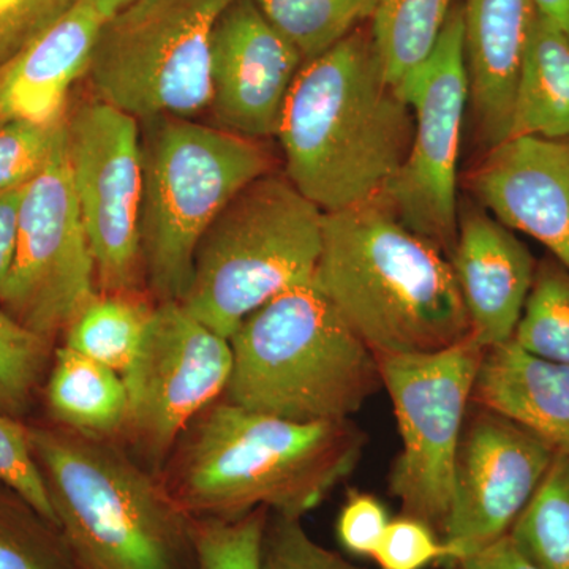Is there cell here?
Listing matches in <instances>:
<instances>
[{"label":"cell","instance_id":"1","mask_svg":"<svg viewBox=\"0 0 569 569\" xmlns=\"http://www.w3.org/2000/svg\"><path fill=\"white\" fill-rule=\"evenodd\" d=\"M413 129L410 104L385 77L372 36L356 29L302 63L276 137L288 181L331 213L383 198Z\"/></svg>","mask_w":569,"mask_h":569},{"label":"cell","instance_id":"2","mask_svg":"<svg viewBox=\"0 0 569 569\" xmlns=\"http://www.w3.org/2000/svg\"><path fill=\"white\" fill-rule=\"evenodd\" d=\"M365 445L350 419L295 422L227 400L187 427L162 482L190 519H238L257 508L302 519L353 473Z\"/></svg>","mask_w":569,"mask_h":569},{"label":"cell","instance_id":"3","mask_svg":"<svg viewBox=\"0 0 569 569\" xmlns=\"http://www.w3.org/2000/svg\"><path fill=\"white\" fill-rule=\"evenodd\" d=\"M312 282L377 358L471 336L451 261L383 200L325 213Z\"/></svg>","mask_w":569,"mask_h":569},{"label":"cell","instance_id":"4","mask_svg":"<svg viewBox=\"0 0 569 569\" xmlns=\"http://www.w3.org/2000/svg\"><path fill=\"white\" fill-rule=\"evenodd\" d=\"M80 569H197L192 519L110 438L28 429Z\"/></svg>","mask_w":569,"mask_h":569},{"label":"cell","instance_id":"5","mask_svg":"<svg viewBox=\"0 0 569 569\" xmlns=\"http://www.w3.org/2000/svg\"><path fill=\"white\" fill-rule=\"evenodd\" d=\"M228 402L295 422L343 421L381 385L377 356L307 282L277 295L230 337Z\"/></svg>","mask_w":569,"mask_h":569},{"label":"cell","instance_id":"6","mask_svg":"<svg viewBox=\"0 0 569 569\" xmlns=\"http://www.w3.org/2000/svg\"><path fill=\"white\" fill-rule=\"evenodd\" d=\"M141 134V257L151 293L181 301L209 224L269 171L257 140L179 118L144 121Z\"/></svg>","mask_w":569,"mask_h":569},{"label":"cell","instance_id":"7","mask_svg":"<svg viewBox=\"0 0 569 569\" xmlns=\"http://www.w3.org/2000/svg\"><path fill=\"white\" fill-rule=\"evenodd\" d=\"M323 217L287 176H261L209 224L179 302L230 339L258 307L312 282L323 246Z\"/></svg>","mask_w":569,"mask_h":569},{"label":"cell","instance_id":"8","mask_svg":"<svg viewBox=\"0 0 569 569\" xmlns=\"http://www.w3.org/2000/svg\"><path fill=\"white\" fill-rule=\"evenodd\" d=\"M233 0H134L104 22L91 77L100 102L138 122L211 104V36Z\"/></svg>","mask_w":569,"mask_h":569},{"label":"cell","instance_id":"9","mask_svg":"<svg viewBox=\"0 0 569 569\" xmlns=\"http://www.w3.org/2000/svg\"><path fill=\"white\" fill-rule=\"evenodd\" d=\"M485 348L473 337L432 353L380 356L381 385L399 425L402 449L389 490L402 515L443 535L467 407Z\"/></svg>","mask_w":569,"mask_h":569},{"label":"cell","instance_id":"10","mask_svg":"<svg viewBox=\"0 0 569 569\" xmlns=\"http://www.w3.org/2000/svg\"><path fill=\"white\" fill-rule=\"evenodd\" d=\"M413 112L406 162L381 200L411 230L451 258L458 239V162L470 103L462 2L445 22L436 48L397 88Z\"/></svg>","mask_w":569,"mask_h":569},{"label":"cell","instance_id":"11","mask_svg":"<svg viewBox=\"0 0 569 569\" xmlns=\"http://www.w3.org/2000/svg\"><path fill=\"white\" fill-rule=\"evenodd\" d=\"M96 283L63 127L47 168L22 194L17 250L0 288V309L50 342L97 298Z\"/></svg>","mask_w":569,"mask_h":569},{"label":"cell","instance_id":"12","mask_svg":"<svg viewBox=\"0 0 569 569\" xmlns=\"http://www.w3.org/2000/svg\"><path fill=\"white\" fill-rule=\"evenodd\" d=\"M231 370L230 339L201 323L181 302H159L122 373L127 418L121 433L160 470L187 427L224 395Z\"/></svg>","mask_w":569,"mask_h":569},{"label":"cell","instance_id":"13","mask_svg":"<svg viewBox=\"0 0 569 569\" xmlns=\"http://www.w3.org/2000/svg\"><path fill=\"white\" fill-rule=\"evenodd\" d=\"M66 127L71 179L100 293H140V122L97 100L78 108Z\"/></svg>","mask_w":569,"mask_h":569},{"label":"cell","instance_id":"14","mask_svg":"<svg viewBox=\"0 0 569 569\" xmlns=\"http://www.w3.org/2000/svg\"><path fill=\"white\" fill-rule=\"evenodd\" d=\"M556 451L545 438L488 408L463 427L441 535L451 553L449 568L507 537Z\"/></svg>","mask_w":569,"mask_h":569},{"label":"cell","instance_id":"15","mask_svg":"<svg viewBox=\"0 0 569 569\" xmlns=\"http://www.w3.org/2000/svg\"><path fill=\"white\" fill-rule=\"evenodd\" d=\"M305 59L254 6L233 0L211 36V108L219 129L276 137L288 93Z\"/></svg>","mask_w":569,"mask_h":569},{"label":"cell","instance_id":"16","mask_svg":"<svg viewBox=\"0 0 569 569\" xmlns=\"http://www.w3.org/2000/svg\"><path fill=\"white\" fill-rule=\"evenodd\" d=\"M473 192L498 222L537 239L569 271V142L509 137L473 176Z\"/></svg>","mask_w":569,"mask_h":569},{"label":"cell","instance_id":"17","mask_svg":"<svg viewBox=\"0 0 569 569\" xmlns=\"http://www.w3.org/2000/svg\"><path fill=\"white\" fill-rule=\"evenodd\" d=\"M129 3L78 0L0 67V122H62L71 86L88 73L104 22Z\"/></svg>","mask_w":569,"mask_h":569},{"label":"cell","instance_id":"18","mask_svg":"<svg viewBox=\"0 0 569 569\" xmlns=\"http://www.w3.org/2000/svg\"><path fill=\"white\" fill-rule=\"evenodd\" d=\"M449 261L471 337L485 350L511 340L537 274L529 249L496 217L463 206Z\"/></svg>","mask_w":569,"mask_h":569},{"label":"cell","instance_id":"19","mask_svg":"<svg viewBox=\"0 0 569 569\" xmlns=\"http://www.w3.org/2000/svg\"><path fill=\"white\" fill-rule=\"evenodd\" d=\"M463 50L478 137L489 149L508 140L523 52L535 11L531 0H463Z\"/></svg>","mask_w":569,"mask_h":569},{"label":"cell","instance_id":"20","mask_svg":"<svg viewBox=\"0 0 569 569\" xmlns=\"http://www.w3.org/2000/svg\"><path fill=\"white\" fill-rule=\"evenodd\" d=\"M471 397L553 447L569 448V365L531 355L511 339L485 350Z\"/></svg>","mask_w":569,"mask_h":569},{"label":"cell","instance_id":"21","mask_svg":"<svg viewBox=\"0 0 569 569\" xmlns=\"http://www.w3.org/2000/svg\"><path fill=\"white\" fill-rule=\"evenodd\" d=\"M569 138V39L535 14L512 108L509 137Z\"/></svg>","mask_w":569,"mask_h":569},{"label":"cell","instance_id":"22","mask_svg":"<svg viewBox=\"0 0 569 569\" xmlns=\"http://www.w3.org/2000/svg\"><path fill=\"white\" fill-rule=\"evenodd\" d=\"M47 397L52 417L82 436L112 438L126 425L121 373L69 347L56 350Z\"/></svg>","mask_w":569,"mask_h":569},{"label":"cell","instance_id":"23","mask_svg":"<svg viewBox=\"0 0 569 569\" xmlns=\"http://www.w3.org/2000/svg\"><path fill=\"white\" fill-rule=\"evenodd\" d=\"M456 0H378L373 44L385 77L399 88L436 48Z\"/></svg>","mask_w":569,"mask_h":569},{"label":"cell","instance_id":"24","mask_svg":"<svg viewBox=\"0 0 569 569\" xmlns=\"http://www.w3.org/2000/svg\"><path fill=\"white\" fill-rule=\"evenodd\" d=\"M152 305L133 295H97L66 331V347L126 372L151 320Z\"/></svg>","mask_w":569,"mask_h":569},{"label":"cell","instance_id":"25","mask_svg":"<svg viewBox=\"0 0 569 569\" xmlns=\"http://www.w3.org/2000/svg\"><path fill=\"white\" fill-rule=\"evenodd\" d=\"M507 537L538 568L569 569V448H557Z\"/></svg>","mask_w":569,"mask_h":569},{"label":"cell","instance_id":"26","mask_svg":"<svg viewBox=\"0 0 569 569\" xmlns=\"http://www.w3.org/2000/svg\"><path fill=\"white\" fill-rule=\"evenodd\" d=\"M266 20L312 61L372 20L378 0H253Z\"/></svg>","mask_w":569,"mask_h":569},{"label":"cell","instance_id":"27","mask_svg":"<svg viewBox=\"0 0 569 569\" xmlns=\"http://www.w3.org/2000/svg\"><path fill=\"white\" fill-rule=\"evenodd\" d=\"M512 340L531 355L569 365V271L563 266L538 269Z\"/></svg>","mask_w":569,"mask_h":569},{"label":"cell","instance_id":"28","mask_svg":"<svg viewBox=\"0 0 569 569\" xmlns=\"http://www.w3.org/2000/svg\"><path fill=\"white\" fill-rule=\"evenodd\" d=\"M0 569H80L61 531L22 500L0 496Z\"/></svg>","mask_w":569,"mask_h":569},{"label":"cell","instance_id":"29","mask_svg":"<svg viewBox=\"0 0 569 569\" xmlns=\"http://www.w3.org/2000/svg\"><path fill=\"white\" fill-rule=\"evenodd\" d=\"M269 509L238 519H192L197 569H261Z\"/></svg>","mask_w":569,"mask_h":569},{"label":"cell","instance_id":"30","mask_svg":"<svg viewBox=\"0 0 569 569\" xmlns=\"http://www.w3.org/2000/svg\"><path fill=\"white\" fill-rule=\"evenodd\" d=\"M50 342L0 309V411L18 417L28 407L47 365Z\"/></svg>","mask_w":569,"mask_h":569},{"label":"cell","instance_id":"31","mask_svg":"<svg viewBox=\"0 0 569 569\" xmlns=\"http://www.w3.org/2000/svg\"><path fill=\"white\" fill-rule=\"evenodd\" d=\"M66 119L59 123L0 122V192L24 189L47 168Z\"/></svg>","mask_w":569,"mask_h":569},{"label":"cell","instance_id":"32","mask_svg":"<svg viewBox=\"0 0 569 569\" xmlns=\"http://www.w3.org/2000/svg\"><path fill=\"white\" fill-rule=\"evenodd\" d=\"M0 482L17 493L41 519L58 529L47 479L39 466L29 430L0 411ZM59 530V529H58Z\"/></svg>","mask_w":569,"mask_h":569},{"label":"cell","instance_id":"33","mask_svg":"<svg viewBox=\"0 0 569 569\" xmlns=\"http://www.w3.org/2000/svg\"><path fill=\"white\" fill-rule=\"evenodd\" d=\"M261 569H362L342 556L318 545L302 519L269 512L266 523Z\"/></svg>","mask_w":569,"mask_h":569},{"label":"cell","instance_id":"34","mask_svg":"<svg viewBox=\"0 0 569 569\" xmlns=\"http://www.w3.org/2000/svg\"><path fill=\"white\" fill-rule=\"evenodd\" d=\"M370 559L380 569H426L430 565L449 567L451 553L432 527L402 515L389 520Z\"/></svg>","mask_w":569,"mask_h":569},{"label":"cell","instance_id":"35","mask_svg":"<svg viewBox=\"0 0 569 569\" xmlns=\"http://www.w3.org/2000/svg\"><path fill=\"white\" fill-rule=\"evenodd\" d=\"M78 0H0V67L47 31Z\"/></svg>","mask_w":569,"mask_h":569},{"label":"cell","instance_id":"36","mask_svg":"<svg viewBox=\"0 0 569 569\" xmlns=\"http://www.w3.org/2000/svg\"><path fill=\"white\" fill-rule=\"evenodd\" d=\"M388 509L372 493L350 490L336 522V537L353 557H372L389 523Z\"/></svg>","mask_w":569,"mask_h":569},{"label":"cell","instance_id":"37","mask_svg":"<svg viewBox=\"0 0 569 569\" xmlns=\"http://www.w3.org/2000/svg\"><path fill=\"white\" fill-rule=\"evenodd\" d=\"M24 189L0 192V288H2L7 276H9L11 263H13L14 250H17Z\"/></svg>","mask_w":569,"mask_h":569},{"label":"cell","instance_id":"38","mask_svg":"<svg viewBox=\"0 0 569 569\" xmlns=\"http://www.w3.org/2000/svg\"><path fill=\"white\" fill-rule=\"evenodd\" d=\"M456 569H541L527 560L512 546L508 537L498 539L489 548L482 549L475 556L467 557L456 565Z\"/></svg>","mask_w":569,"mask_h":569},{"label":"cell","instance_id":"39","mask_svg":"<svg viewBox=\"0 0 569 569\" xmlns=\"http://www.w3.org/2000/svg\"><path fill=\"white\" fill-rule=\"evenodd\" d=\"M537 14L569 39V0H531Z\"/></svg>","mask_w":569,"mask_h":569},{"label":"cell","instance_id":"40","mask_svg":"<svg viewBox=\"0 0 569 569\" xmlns=\"http://www.w3.org/2000/svg\"><path fill=\"white\" fill-rule=\"evenodd\" d=\"M129 2H134V0H129Z\"/></svg>","mask_w":569,"mask_h":569}]
</instances>
